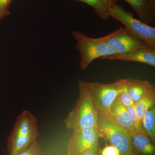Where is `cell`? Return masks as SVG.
<instances>
[{
    "label": "cell",
    "instance_id": "obj_1",
    "mask_svg": "<svg viewBox=\"0 0 155 155\" xmlns=\"http://www.w3.org/2000/svg\"><path fill=\"white\" fill-rule=\"evenodd\" d=\"M39 135L37 119L29 110H24L17 117L9 134L7 147L9 155H17L30 147Z\"/></svg>",
    "mask_w": 155,
    "mask_h": 155
},
{
    "label": "cell",
    "instance_id": "obj_2",
    "mask_svg": "<svg viewBox=\"0 0 155 155\" xmlns=\"http://www.w3.org/2000/svg\"><path fill=\"white\" fill-rule=\"evenodd\" d=\"M78 85L79 97L75 106L64 120L65 127L73 130L84 127L98 129L97 112L93 104L86 82L79 80Z\"/></svg>",
    "mask_w": 155,
    "mask_h": 155
},
{
    "label": "cell",
    "instance_id": "obj_3",
    "mask_svg": "<svg viewBox=\"0 0 155 155\" xmlns=\"http://www.w3.org/2000/svg\"><path fill=\"white\" fill-rule=\"evenodd\" d=\"M76 44L75 49L80 56V67L86 70L96 59L117 54V53L103 39L102 37L93 38L78 31H71Z\"/></svg>",
    "mask_w": 155,
    "mask_h": 155
},
{
    "label": "cell",
    "instance_id": "obj_4",
    "mask_svg": "<svg viewBox=\"0 0 155 155\" xmlns=\"http://www.w3.org/2000/svg\"><path fill=\"white\" fill-rule=\"evenodd\" d=\"M97 114L100 137L117 149L120 155H134L130 143V133L118 125L108 113L97 112Z\"/></svg>",
    "mask_w": 155,
    "mask_h": 155
},
{
    "label": "cell",
    "instance_id": "obj_5",
    "mask_svg": "<svg viewBox=\"0 0 155 155\" xmlns=\"http://www.w3.org/2000/svg\"><path fill=\"white\" fill-rule=\"evenodd\" d=\"M110 17L123 24L132 34L144 41L149 46L155 48L154 27L136 19L132 13L116 3L111 7Z\"/></svg>",
    "mask_w": 155,
    "mask_h": 155
},
{
    "label": "cell",
    "instance_id": "obj_6",
    "mask_svg": "<svg viewBox=\"0 0 155 155\" xmlns=\"http://www.w3.org/2000/svg\"><path fill=\"white\" fill-rule=\"evenodd\" d=\"M126 79L122 78L111 84L86 82L93 104L97 112L109 113L118 95L126 89Z\"/></svg>",
    "mask_w": 155,
    "mask_h": 155
},
{
    "label": "cell",
    "instance_id": "obj_7",
    "mask_svg": "<svg viewBox=\"0 0 155 155\" xmlns=\"http://www.w3.org/2000/svg\"><path fill=\"white\" fill-rule=\"evenodd\" d=\"M102 38L117 54L149 46L144 41L134 36L125 27H121L112 33L103 37Z\"/></svg>",
    "mask_w": 155,
    "mask_h": 155
},
{
    "label": "cell",
    "instance_id": "obj_8",
    "mask_svg": "<svg viewBox=\"0 0 155 155\" xmlns=\"http://www.w3.org/2000/svg\"><path fill=\"white\" fill-rule=\"evenodd\" d=\"M100 137L98 129L84 127L73 130L67 144V155H82L98 143Z\"/></svg>",
    "mask_w": 155,
    "mask_h": 155
},
{
    "label": "cell",
    "instance_id": "obj_9",
    "mask_svg": "<svg viewBox=\"0 0 155 155\" xmlns=\"http://www.w3.org/2000/svg\"><path fill=\"white\" fill-rule=\"evenodd\" d=\"M109 60L138 62L155 67V48L150 46L139 48L128 52L103 58Z\"/></svg>",
    "mask_w": 155,
    "mask_h": 155
},
{
    "label": "cell",
    "instance_id": "obj_10",
    "mask_svg": "<svg viewBox=\"0 0 155 155\" xmlns=\"http://www.w3.org/2000/svg\"><path fill=\"white\" fill-rule=\"evenodd\" d=\"M124 1L129 4L141 21L147 25H155V0H115Z\"/></svg>",
    "mask_w": 155,
    "mask_h": 155
},
{
    "label": "cell",
    "instance_id": "obj_11",
    "mask_svg": "<svg viewBox=\"0 0 155 155\" xmlns=\"http://www.w3.org/2000/svg\"><path fill=\"white\" fill-rule=\"evenodd\" d=\"M130 143L134 155H155V143L143 132L130 134Z\"/></svg>",
    "mask_w": 155,
    "mask_h": 155
},
{
    "label": "cell",
    "instance_id": "obj_12",
    "mask_svg": "<svg viewBox=\"0 0 155 155\" xmlns=\"http://www.w3.org/2000/svg\"><path fill=\"white\" fill-rule=\"evenodd\" d=\"M108 113L118 125L126 129L130 134L135 131L127 109L122 105L118 97L112 104Z\"/></svg>",
    "mask_w": 155,
    "mask_h": 155
},
{
    "label": "cell",
    "instance_id": "obj_13",
    "mask_svg": "<svg viewBox=\"0 0 155 155\" xmlns=\"http://www.w3.org/2000/svg\"><path fill=\"white\" fill-rule=\"evenodd\" d=\"M155 87L154 84L146 80L126 78V90L135 103L139 101L148 92Z\"/></svg>",
    "mask_w": 155,
    "mask_h": 155
},
{
    "label": "cell",
    "instance_id": "obj_14",
    "mask_svg": "<svg viewBox=\"0 0 155 155\" xmlns=\"http://www.w3.org/2000/svg\"><path fill=\"white\" fill-rule=\"evenodd\" d=\"M88 5L100 19L107 21L110 19L111 7L116 3L115 0H76Z\"/></svg>",
    "mask_w": 155,
    "mask_h": 155
},
{
    "label": "cell",
    "instance_id": "obj_15",
    "mask_svg": "<svg viewBox=\"0 0 155 155\" xmlns=\"http://www.w3.org/2000/svg\"><path fill=\"white\" fill-rule=\"evenodd\" d=\"M154 105L155 87L148 92L139 101L134 104V108L140 123L145 113Z\"/></svg>",
    "mask_w": 155,
    "mask_h": 155
},
{
    "label": "cell",
    "instance_id": "obj_16",
    "mask_svg": "<svg viewBox=\"0 0 155 155\" xmlns=\"http://www.w3.org/2000/svg\"><path fill=\"white\" fill-rule=\"evenodd\" d=\"M141 124L144 133L155 143V105L144 114Z\"/></svg>",
    "mask_w": 155,
    "mask_h": 155
},
{
    "label": "cell",
    "instance_id": "obj_17",
    "mask_svg": "<svg viewBox=\"0 0 155 155\" xmlns=\"http://www.w3.org/2000/svg\"><path fill=\"white\" fill-rule=\"evenodd\" d=\"M126 109H127L129 116H130V119L133 123L135 130L140 131V132H144L142 127L141 123L140 122L137 114L136 112L134 105L130 106V107L126 108Z\"/></svg>",
    "mask_w": 155,
    "mask_h": 155
},
{
    "label": "cell",
    "instance_id": "obj_18",
    "mask_svg": "<svg viewBox=\"0 0 155 155\" xmlns=\"http://www.w3.org/2000/svg\"><path fill=\"white\" fill-rule=\"evenodd\" d=\"M42 152L40 145L36 140L33 144L17 155H41Z\"/></svg>",
    "mask_w": 155,
    "mask_h": 155
},
{
    "label": "cell",
    "instance_id": "obj_19",
    "mask_svg": "<svg viewBox=\"0 0 155 155\" xmlns=\"http://www.w3.org/2000/svg\"><path fill=\"white\" fill-rule=\"evenodd\" d=\"M121 104L125 108L134 105V103L131 99L126 89L120 92L118 95Z\"/></svg>",
    "mask_w": 155,
    "mask_h": 155
},
{
    "label": "cell",
    "instance_id": "obj_20",
    "mask_svg": "<svg viewBox=\"0 0 155 155\" xmlns=\"http://www.w3.org/2000/svg\"><path fill=\"white\" fill-rule=\"evenodd\" d=\"M12 0H0V20L9 15L8 8Z\"/></svg>",
    "mask_w": 155,
    "mask_h": 155
},
{
    "label": "cell",
    "instance_id": "obj_21",
    "mask_svg": "<svg viewBox=\"0 0 155 155\" xmlns=\"http://www.w3.org/2000/svg\"><path fill=\"white\" fill-rule=\"evenodd\" d=\"M101 155H120L119 151L111 145H107L101 150Z\"/></svg>",
    "mask_w": 155,
    "mask_h": 155
},
{
    "label": "cell",
    "instance_id": "obj_22",
    "mask_svg": "<svg viewBox=\"0 0 155 155\" xmlns=\"http://www.w3.org/2000/svg\"><path fill=\"white\" fill-rule=\"evenodd\" d=\"M101 146L99 143L87 150L82 155H101Z\"/></svg>",
    "mask_w": 155,
    "mask_h": 155
}]
</instances>
